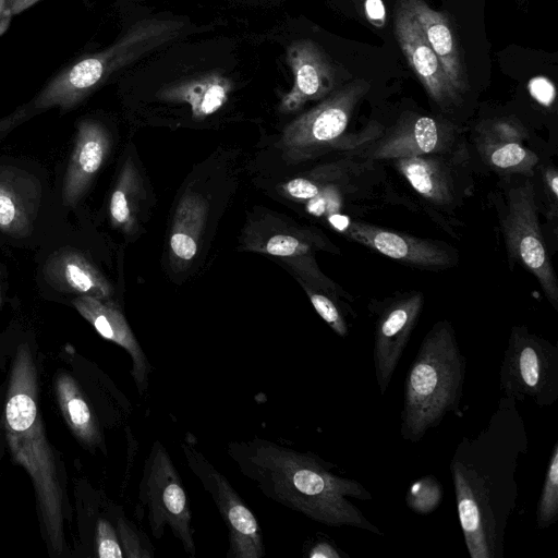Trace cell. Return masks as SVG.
<instances>
[{"mask_svg":"<svg viewBox=\"0 0 558 558\" xmlns=\"http://www.w3.org/2000/svg\"><path fill=\"white\" fill-rule=\"evenodd\" d=\"M517 401L500 397L486 425L463 436L450 460L460 527L471 558H504L506 529L515 509L519 458L527 434Z\"/></svg>","mask_w":558,"mask_h":558,"instance_id":"6da1fadb","label":"cell"},{"mask_svg":"<svg viewBox=\"0 0 558 558\" xmlns=\"http://www.w3.org/2000/svg\"><path fill=\"white\" fill-rule=\"evenodd\" d=\"M227 453L268 499L327 526L384 535L351 501L372 500V494L359 481L336 474L333 465L318 454L260 437L230 441Z\"/></svg>","mask_w":558,"mask_h":558,"instance_id":"7a4b0ae2","label":"cell"},{"mask_svg":"<svg viewBox=\"0 0 558 558\" xmlns=\"http://www.w3.org/2000/svg\"><path fill=\"white\" fill-rule=\"evenodd\" d=\"M5 355L9 361L4 399L7 446L14 463L23 466L32 480L49 556L64 557L69 550L65 525L72 519L68 474L60 452L48 439L39 409L38 356L26 340Z\"/></svg>","mask_w":558,"mask_h":558,"instance_id":"3957f363","label":"cell"},{"mask_svg":"<svg viewBox=\"0 0 558 558\" xmlns=\"http://www.w3.org/2000/svg\"><path fill=\"white\" fill-rule=\"evenodd\" d=\"M466 360L454 327L439 319L426 332L405 378L400 413V437L421 441L446 415L461 417Z\"/></svg>","mask_w":558,"mask_h":558,"instance_id":"277c9868","label":"cell"},{"mask_svg":"<svg viewBox=\"0 0 558 558\" xmlns=\"http://www.w3.org/2000/svg\"><path fill=\"white\" fill-rule=\"evenodd\" d=\"M183 27V22L170 19L136 22L111 46L65 68L34 98L0 120V134L50 108L72 109L116 71L178 37Z\"/></svg>","mask_w":558,"mask_h":558,"instance_id":"5b68a950","label":"cell"},{"mask_svg":"<svg viewBox=\"0 0 558 558\" xmlns=\"http://www.w3.org/2000/svg\"><path fill=\"white\" fill-rule=\"evenodd\" d=\"M489 199L504 238L509 267L526 268L558 312V279L544 239L532 177L497 178Z\"/></svg>","mask_w":558,"mask_h":558,"instance_id":"8992f818","label":"cell"},{"mask_svg":"<svg viewBox=\"0 0 558 558\" xmlns=\"http://www.w3.org/2000/svg\"><path fill=\"white\" fill-rule=\"evenodd\" d=\"M371 90V84L357 78L335 89L283 130L278 146L292 160H305L325 153L359 149L376 138L384 129L377 119L363 132L350 131L355 111Z\"/></svg>","mask_w":558,"mask_h":558,"instance_id":"52a82bcc","label":"cell"},{"mask_svg":"<svg viewBox=\"0 0 558 558\" xmlns=\"http://www.w3.org/2000/svg\"><path fill=\"white\" fill-rule=\"evenodd\" d=\"M391 167L410 185L425 213L456 235V217L474 191V170L466 143L446 154L393 159Z\"/></svg>","mask_w":558,"mask_h":558,"instance_id":"ba28073f","label":"cell"},{"mask_svg":"<svg viewBox=\"0 0 558 558\" xmlns=\"http://www.w3.org/2000/svg\"><path fill=\"white\" fill-rule=\"evenodd\" d=\"M502 397L541 408L558 400V348L525 325L511 327L499 371Z\"/></svg>","mask_w":558,"mask_h":558,"instance_id":"9c48e42d","label":"cell"},{"mask_svg":"<svg viewBox=\"0 0 558 558\" xmlns=\"http://www.w3.org/2000/svg\"><path fill=\"white\" fill-rule=\"evenodd\" d=\"M137 509L146 517L151 535L159 539L168 526L185 554L195 558L191 509L181 477L165 446L156 440L145 460ZM138 513V514H141Z\"/></svg>","mask_w":558,"mask_h":558,"instance_id":"30bf717a","label":"cell"},{"mask_svg":"<svg viewBox=\"0 0 558 558\" xmlns=\"http://www.w3.org/2000/svg\"><path fill=\"white\" fill-rule=\"evenodd\" d=\"M468 128L437 113L402 111L381 133L356 149L364 157L388 163L393 159L446 154L466 143Z\"/></svg>","mask_w":558,"mask_h":558,"instance_id":"8fae6325","label":"cell"},{"mask_svg":"<svg viewBox=\"0 0 558 558\" xmlns=\"http://www.w3.org/2000/svg\"><path fill=\"white\" fill-rule=\"evenodd\" d=\"M187 433L181 449L191 472L214 500L228 531L227 558H263L266 554L259 523L228 478L198 450Z\"/></svg>","mask_w":558,"mask_h":558,"instance_id":"7c38bea8","label":"cell"},{"mask_svg":"<svg viewBox=\"0 0 558 558\" xmlns=\"http://www.w3.org/2000/svg\"><path fill=\"white\" fill-rule=\"evenodd\" d=\"M326 219L348 240L410 267L440 271L456 267L460 259L458 251L441 240L415 236L342 214Z\"/></svg>","mask_w":558,"mask_h":558,"instance_id":"4fadbf2b","label":"cell"},{"mask_svg":"<svg viewBox=\"0 0 558 558\" xmlns=\"http://www.w3.org/2000/svg\"><path fill=\"white\" fill-rule=\"evenodd\" d=\"M423 306L424 294L417 290L396 292L368 304L374 316L373 364L380 395L391 383Z\"/></svg>","mask_w":558,"mask_h":558,"instance_id":"5bb4252c","label":"cell"},{"mask_svg":"<svg viewBox=\"0 0 558 558\" xmlns=\"http://www.w3.org/2000/svg\"><path fill=\"white\" fill-rule=\"evenodd\" d=\"M395 32L409 65L436 106L437 114L463 126L458 112L464 106L448 84L440 62L416 20L401 0L396 10Z\"/></svg>","mask_w":558,"mask_h":558,"instance_id":"9a60e30c","label":"cell"},{"mask_svg":"<svg viewBox=\"0 0 558 558\" xmlns=\"http://www.w3.org/2000/svg\"><path fill=\"white\" fill-rule=\"evenodd\" d=\"M287 61L294 83L281 99L279 108L282 112L296 111L307 101L323 99L335 90V69L315 41H292L287 49Z\"/></svg>","mask_w":558,"mask_h":558,"instance_id":"2e32d148","label":"cell"},{"mask_svg":"<svg viewBox=\"0 0 558 558\" xmlns=\"http://www.w3.org/2000/svg\"><path fill=\"white\" fill-rule=\"evenodd\" d=\"M72 305L102 338L114 342L129 353L132 360L131 374L138 393L143 395L148 387L151 367L119 307L110 300L88 295H77L72 300Z\"/></svg>","mask_w":558,"mask_h":558,"instance_id":"e0dca14e","label":"cell"},{"mask_svg":"<svg viewBox=\"0 0 558 558\" xmlns=\"http://www.w3.org/2000/svg\"><path fill=\"white\" fill-rule=\"evenodd\" d=\"M53 391L62 417L77 441L92 452L105 450L99 411L74 369L56 371Z\"/></svg>","mask_w":558,"mask_h":558,"instance_id":"ac0fdd59","label":"cell"},{"mask_svg":"<svg viewBox=\"0 0 558 558\" xmlns=\"http://www.w3.org/2000/svg\"><path fill=\"white\" fill-rule=\"evenodd\" d=\"M401 1L416 20L440 62L448 84L464 106L470 86L461 50L447 15L430 8L425 0Z\"/></svg>","mask_w":558,"mask_h":558,"instance_id":"d6986e66","label":"cell"},{"mask_svg":"<svg viewBox=\"0 0 558 558\" xmlns=\"http://www.w3.org/2000/svg\"><path fill=\"white\" fill-rule=\"evenodd\" d=\"M110 136L100 123L84 120L77 126L74 147L64 175L62 198L74 206L89 187L110 150Z\"/></svg>","mask_w":558,"mask_h":558,"instance_id":"ffe728a7","label":"cell"},{"mask_svg":"<svg viewBox=\"0 0 558 558\" xmlns=\"http://www.w3.org/2000/svg\"><path fill=\"white\" fill-rule=\"evenodd\" d=\"M468 148L474 172L533 177L548 150L519 143H492L468 137Z\"/></svg>","mask_w":558,"mask_h":558,"instance_id":"44dd1931","label":"cell"},{"mask_svg":"<svg viewBox=\"0 0 558 558\" xmlns=\"http://www.w3.org/2000/svg\"><path fill=\"white\" fill-rule=\"evenodd\" d=\"M46 280L54 289L109 300L112 287L81 252L64 248L53 253L45 264Z\"/></svg>","mask_w":558,"mask_h":558,"instance_id":"7402d4cb","label":"cell"},{"mask_svg":"<svg viewBox=\"0 0 558 558\" xmlns=\"http://www.w3.org/2000/svg\"><path fill=\"white\" fill-rule=\"evenodd\" d=\"M233 83L219 73L180 81L162 88L157 96L166 101L186 104L194 119L218 111L229 99Z\"/></svg>","mask_w":558,"mask_h":558,"instance_id":"603a6c76","label":"cell"},{"mask_svg":"<svg viewBox=\"0 0 558 558\" xmlns=\"http://www.w3.org/2000/svg\"><path fill=\"white\" fill-rule=\"evenodd\" d=\"M207 213L208 204L199 194L189 192L181 198L175 209L169 241L175 260L187 263L196 255Z\"/></svg>","mask_w":558,"mask_h":558,"instance_id":"cb8c5ba5","label":"cell"},{"mask_svg":"<svg viewBox=\"0 0 558 558\" xmlns=\"http://www.w3.org/2000/svg\"><path fill=\"white\" fill-rule=\"evenodd\" d=\"M20 181L9 171L0 173V231L13 236L27 234L35 214V195L26 197Z\"/></svg>","mask_w":558,"mask_h":558,"instance_id":"d4e9b609","label":"cell"},{"mask_svg":"<svg viewBox=\"0 0 558 558\" xmlns=\"http://www.w3.org/2000/svg\"><path fill=\"white\" fill-rule=\"evenodd\" d=\"M532 181L537 207L544 218V239L553 256L558 246V170L550 156L538 165Z\"/></svg>","mask_w":558,"mask_h":558,"instance_id":"484cf974","label":"cell"},{"mask_svg":"<svg viewBox=\"0 0 558 558\" xmlns=\"http://www.w3.org/2000/svg\"><path fill=\"white\" fill-rule=\"evenodd\" d=\"M140 201V178L131 160L125 161L109 202L111 223L131 232L136 222Z\"/></svg>","mask_w":558,"mask_h":558,"instance_id":"4316f807","label":"cell"},{"mask_svg":"<svg viewBox=\"0 0 558 558\" xmlns=\"http://www.w3.org/2000/svg\"><path fill=\"white\" fill-rule=\"evenodd\" d=\"M468 137L492 143H519L538 149L547 150L544 146L535 144L532 132L523 121L512 114L484 118L468 128Z\"/></svg>","mask_w":558,"mask_h":558,"instance_id":"83f0119b","label":"cell"},{"mask_svg":"<svg viewBox=\"0 0 558 558\" xmlns=\"http://www.w3.org/2000/svg\"><path fill=\"white\" fill-rule=\"evenodd\" d=\"M558 521V441L553 446L536 507V526L547 529Z\"/></svg>","mask_w":558,"mask_h":558,"instance_id":"f1b7e54d","label":"cell"},{"mask_svg":"<svg viewBox=\"0 0 558 558\" xmlns=\"http://www.w3.org/2000/svg\"><path fill=\"white\" fill-rule=\"evenodd\" d=\"M442 487L434 475H425L413 482L405 494V504L413 512L427 515L434 512L441 499Z\"/></svg>","mask_w":558,"mask_h":558,"instance_id":"f546056e","label":"cell"},{"mask_svg":"<svg viewBox=\"0 0 558 558\" xmlns=\"http://www.w3.org/2000/svg\"><path fill=\"white\" fill-rule=\"evenodd\" d=\"M307 295L318 315L328 324V326L340 337H347L349 325L345 319V313L340 305V296L313 288H306ZM350 314V313H349ZM354 317V316H353Z\"/></svg>","mask_w":558,"mask_h":558,"instance_id":"4dcf8cb0","label":"cell"},{"mask_svg":"<svg viewBox=\"0 0 558 558\" xmlns=\"http://www.w3.org/2000/svg\"><path fill=\"white\" fill-rule=\"evenodd\" d=\"M117 532L124 557L126 558H151L154 547L146 534L137 530L119 508L116 515Z\"/></svg>","mask_w":558,"mask_h":558,"instance_id":"1f68e13d","label":"cell"},{"mask_svg":"<svg viewBox=\"0 0 558 558\" xmlns=\"http://www.w3.org/2000/svg\"><path fill=\"white\" fill-rule=\"evenodd\" d=\"M280 257H305L312 251L311 245L292 235L277 234L271 236L262 250Z\"/></svg>","mask_w":558,"mask_h":558,"instance_id":"d6a6232c","label":"cell"},{"mask_svg":"<svg viewBox=\"0 0 558 558\" xmlns=\"http://www.w3.org/2000/svg\"><path fill=\"white\" fill-rule=\"evenodd\" d=\"M282 189L288 196L306 202L314 198L319 192L316 182L310 178L291 179L283 184Z\"/></svg>","mask_w":558,"mask_h":558,"instance_id":"836d02e7","label":"cell"},{"mask_svg":"<svg viewBox=\"0 0 558 558\" xmlns=\"http://www.w3.org/2000/svg\"><path fill=\"white\" fill-rule=\"evenodd\" d=\"M529 90L533 98H535L543 106H550L555 99V86L546 77H534L529 83Z\"/></svg>","mask_w":558,"mask_h":558,"instance_id":"e575fe53","label":"cell"},{"mask_svg":"<svg viewBox=\"0 0 558 558\" xmlns=\"http://www.w3.org/2000/svg\"><path fill=\"white\" fill-rule=\"evenodd\" d=\"M310 558H342L347 557L345 554L339 551V549L329 541L320 539L315 542L307 551Z\"/></svg>","mask_w":558,"mask_h":558,"instance_id":"d590c367","label":"cell"},{"mask_svg":"<svg viewBox=\"0 0 558 558\" xmlns=\"http://www.w3.org/2000/svg\"><path fill=\"white\" fill-rule=\"evenodd\" d=\"M365 14L367 19L375 25L380 27L385 23V7L381 0H366Z\"/></svg>","mask_w":558,"mask_h":558,"instance_id":"8d00e7d4","label":"cell"},{"mask_svg":"<svg viewBox=\"0 0 558 558\" xmlns=\"http://www.w3.org/2000/svg\"><path fill=\"white\" fill-rule=\"evenodd\" d=\"M4 399L5 385L0 386V463L3 458L7 446L5 423H4Z\"/></svg>","mask_w":558,"mask_h":558,"instance_id":"74e56055","label":"cell"},{"mask_svg":"<svg viewBox=\"0 0 558 558\" xmlns=\"http://www.w3.org/2000/svg\"><path fill=\"white\" fill-rule=\"evenodd\" d=\"M39 0H5V10H9L12 15H16L32 5L37 3Z\"/></svg>","mask_w":558,"mask_h":558,"instance_id":"f35d334b","label":"cell"},{"mask_svg":"<svg viewBox=\"0 0 558 558\" xmlns=\"http://www.w3.org/2000/svg\"><path fill=\"white\" fill-rule=\"evenodd\" d=\"M12 16L13 15L9 10H4L0 15V36L8 29Z\"/></svg>","mask_w":558,"mask_h":558,"instance_id":"ab89813d","label":"cell"},{"mask_svg":"<svg viewBox=\"0 0 558 558\" xmlns=\"http://www.w3.org/2000/svg\"><path fill=\"white\" fill-rule=\"evenodd\" d=\"M0 303H1V293H0Z\"/></svg>","mask_w":558,"mask_h":558,"instance_id":"60d3db41","label":"cell"}]
</instances>
